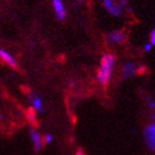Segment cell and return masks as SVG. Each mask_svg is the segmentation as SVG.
<instances>
[{
    "label": "cell",
    "mask_w": 155,
    "mask_h": 155,
    "mask_svg": "<svg viewBox=\"0 0 155 155\" xmlns=\"http://www.w3.org/2000/svg\"><path fill=\"white\" fill-rule=\"evenodd\" d=\"M114 64H115V57L112 53H105L102 57L100 62V67L97 72V80L100 85L107 87L112 78Z\"/></svg>",
    "instance_id": "obj_1"
},
{
    "label": "cell",
    "mask_w": 155,
    "mask_h": 155,
    "mask_svg": "<svg viewBox=\"0 0 155 155\" xmlns=\"http://www.w3.org/2000/svg\"><path fill=\"white\" fill-rule=\"evenodd\" d=\"M104 8L107 10V12L114 17L123 16V7L119 2L115 3L113 0H102Z\"/></svg>",
    "instance_id": "obj_2"
},
{
    "label": "cell",
    "mask_w": 155,
    "mask_h": 155,
    "mask_svg": "<svg viewBox=\"0 0 155 155\" xmlns=\"http://www.w3.org/2000/svg\"><path fill=\"white\" fill-rule=\"evenodd\" d=\"M144 139L146 145L150 149L155 151V122L151 123L144 130Z\"/></svg>",
    "instance_id": "obj_3"
},
{
    "label": "cell",
    "mask_w": 155,
    "mask_h": 155,
    "mask_svg": "<svg viewBox=\"0 0 155 155\" xmlns=\"http://www.w3.org/2000/svg\"><path fill=\"white\" fill-rule=\"evenodd\" d=\"M135 74H139V65H136L134 62H125L122 67V77L124 79H129L131 77H134Z\"/></svg>",
    "instance_id": "obj_4"
},
{
    "label": "cell",
    "mask_w": 155,
    "mask_h": 155,
    "mask_svg": "<svg viewBox=\"0 0 155 155\" xmlns=\"http://www.w3.org/2000/svg\"><path fill=\"white\" fill-rule=\"evenodd\" d=\"M107 40L113 45H120L126 40V33L123 30H114L107 35Z\"/></svg>",
    "instance_id": "obj_5"
},
{
    "label": "cell",
    "mask_w": 155,
    "mask_h": 155,
    "mask_svg": "<svg viewBox=\"0 0 155 155\" xmlns=\"http://www.w3.org/2000/svg\"><path fill=\"white\" fill-rule=\"evenodd\" d=\"M0 60H1L3 63H6L8 67L15 69V70H18V68H19L18 62H17L16 59L13 58L9 52H7L6 50H3V49H0Z\"/></svg>",
    "instance_id": "obj_6"
},
{
    "label": "cell",
    "mask_w": 155,
    "mask_h": 155,
    "mask_svg": "<svg viewBox=\"0 0 155 155\" xmlns=\"http://www.w3.org/2000/svg\"><path fill=\"white\" fill-rule=\"evenodd\" d=\"M30 136H31V140H32V144H33V149L36 152H40L43 146V137H42L40 134L36 131L35 127L31 129L30 131Z\"/></svg>",
    "instance_id": "obj_7"
},
{
    "label": "cell",
    "mask_w": 155,
    "mask_h": 155,
    "mask_svg": "<svg viewBox=\"0 0 155 155\" xmlns=\"http://www.w3.org/2000/svg\"><path fill=\"white\" fill-rule=\"evenodd\" d=\"M52 5H53V8H54V11L57 13V17H58L59 20H63L67 16V11H65V8L63 6V2L62 0H52Z\"/></svg>",
    "instance_id": "obj_8"
},
{
    "label": "cell",
    "mask_w": 155,
    "mask_h": 155,
    "mask_svg": "<svg viewBox=\"0 0 155 155\" xmlns=\"http://www.w3.org/2000/svg\"><path fill=\"white\" fill-rule=\"evenodd\" d=\"M36 109L35 107H28L26 111V119L27 121L31 124L32 127H38L39 123H38V119H37V113H36Z\"/></svg>",
    "instance_id": "obj_9"
},
{
    "label": "cell",
    "mask_w": 155,
    "mask_h": 155,
    "mask_svg": "<svg viewBox=\"0 0 155 155\" xmlns=\"http://www.w3.org/2000/svg\"><path fill=\"white\" fill-rule=\"evenodd\" d=\"M29 100H30V102H31V104H32V107H35L37 111L41 112V113H43V112H45V110H43V107H42V101H41V99L38 97V94L30 93L29 94Z\"/></svg>",
    "instance_id": "obj_10"
},
{
    "label": "cell",
    "mask_w": 155,
    "mask_h": 155,
    "mask_svg": "<svg viewBox=\"0 0 155 155\" xmlns=\"http://www.w3.org/2000/svg\"><path fill=\"white\" fill-rule=\"evenodd\" d=\"M52 139H53L52 134H45V137H43V142H45V144H50V143L52 142Z\"/></svg>",
    "instance_id": "obj_11"
},
{
    "label": "cell",
    "mask_w": 155,
    "mask_h": 155,
    "mask_svg": "<svg viewBox=\"0 0 155 155\" xmlns=\"http://www.w3.org/2000/svg\"><path fill=\"white\" fill-rule=\"evenodd\" d=\"M150 42L152 43L153 47H155V28L152 30V32H151V36H150Z\"/></svg>",
    "instance_id": "obj_12"
},
{
    "label": "cell",
    "mask_w": 155,
    "mask_h": 155,
    "mask_svg": "<svg viewBox=\"0 0 155 155\" xmlns=\"http://www.w3.org/2000/svg\"><path fill=\"white\" fill-rule=\"evenodd\" d=\"M152 48H153V45H152V43H151V42H149V43H146V45H144V50H145L146 52L151 51V50H152Z\"/></svg>",
    "instance_id": "obj_13"
},
{
    "label": "cell",
    "mask_w": 155,
    "mask_h": 155,
    "mask_svg": "<svg viewBox=\"0 0 155 155\" xmlns=\"http://www.w3.org/2000/svg\"><path fill=\"white\" fill-rule=\"evenodd\" d=\"M127 1H129V0H119V3L124 8V7L127 6Z\"/></svg>",
    "instance_id": "obj_14"
},
{
    "label": "cell",
    "mask_w": 155,
    "mask_h": 155,
    "mask_svg": "<svg viewBox=\"0 0 155 155\" xmlns=\"http://www.w3.org/2000/svg\"><path fill=\"white\" fill-rule=\"evenodd\" d=\"M75 155H87V154L84 153V151L82 149H79L77 151V153H75Z\"/></svg>",
    "instance_id": "obj_15"
},
{
    "label": "cell",
    "mask_w": 155,
    "mask_h": 155,
    "mask_svg": "<svg viewBox=\"0 0 155 155\" xmlns=\"http://www.w3.org/2000/svg\"><path fill=\"white\" fill-rule=\"evenodd\" d=\"M154 111H155V105H154Z\"/></svg>",
    "instance_id": "obj_16"
}]
</instances>
